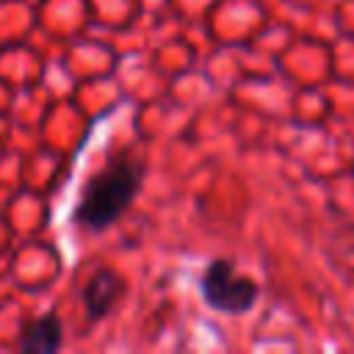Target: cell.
I'll return each instance as SVG.
<instances>
[{
	"instance_id": "obj_2",
	"label": "cell",
	"mask_w": 354,
	"mask_h": 354,
	"mask_svg": "<svg viewBox=\"0 0 354 354\" xmlns=\"http://www.w3.org/2000/svg\"><path fill=\"white\" fill-rule=\"evenodd\" d=\"M202 301L221 315H243L260 296V285L230 257H213L199 277Z\"/></svg>"
},
{
	"instance_id": "obj_1",
	"label": "cell",
	"mask_w": 354,
	"mask_h": 354,
	"mask_svg": "<svg viewBox=\"0 0 354 354\" xmlns=\"http://www.w3.org/2000/svg\"><path fill=\"white\" fill-rule=\"evenodd\" d=\"M144 160L136 155H116L100 171H94L80 188L72 221L86 232H102L113 227L136 199L144 183Z\"/></svg>"
},
{
	"instance_id": "obj_3",
	"label": "cell",
	"mask_w": 354,
	"mask_h": 354,
	"mask_svg": "<svg viewBox=\"0 0 354 354\" xmlns=\"http://www.w3.org/2000/svg\"><path fill=\"white\" fill-rule=\"evenodd\" d=\"M122 293H124V279L116 268L100 266L97 271H91V277L83 282V290H80L86 318L88 321L105 318L113 310V304L122 299Z\"/></svg>"
},
{
	"instance_id": "obj_4",
	"label": "cell",
	"mask_w": 354,
	"mask_h": 354,
	"mask_svg": "<svg viewBox=\"0 0 354 354\" xmlns=\"http://www.w3.org/2000/svg\"><path fill=\"white\" fill-rule=\"evenodd\" d=\"M17 346L28 354H53L64 346V321L55 313L36 315L22 324Z\"/></svg>"
}]
</instances>
